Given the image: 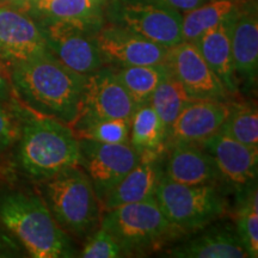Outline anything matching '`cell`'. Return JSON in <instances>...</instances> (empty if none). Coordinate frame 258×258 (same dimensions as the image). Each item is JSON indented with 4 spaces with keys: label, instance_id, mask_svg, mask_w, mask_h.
Masks as SVG:
<instances>
[{
    "label": "cell",
    "instance_id": "cell-1",
    "mask_svg": "<svg viewBox=\"0 0 258 258\" xmlns=\"http://www.w3.org/2000/svg\"><path fill=\"white\" fill-rule=\"evenodd\" d=\"M8 69L22 105L70 127L74 123L82 105L86 76L66 67L49 51Z\"/></svg>",
    "mask_w": 258,
    "mask_h": 258
},
{
    "label": "cell",
    "instance_id": "cell-2",
    "mask_svg": "<svg viewBox=\"0 0 258 258\" xmlns=\"http://www.w3.org/2000/svg\"><path fill=\"white\" fill-rule=\"evenodd\" d=\"M14 148L18 170L36 182H46L67 167L80 166L79 140L72 128L29 109Z\"/></svg>",
    "mask_w": 258,
    "mask_h": 258
},
{
    "label": "cell",
    "instance_id": "cell-3",
    "mask_svg": "<svg viewBox=\"0 0 258 258\" xmlns=\"http://www.w3.org/2000/svg\"><path fill=\"white\" fill-rule=\"evenodd\" d=\"M0 222L34 258L73 257L71 239L34 192H0Z\"/></svg>",
    "mask_w": 258,
    "mask_h": 258
},
{
    "label": "cell",
    "instance_id": "cell-4",
    "mask_svg": "<svg viewBox=\"0 0 258 258\" xmlns=\"http://www.w3.org/2000/svg\"><path fill=\"white\" fill-rule=\"evenodd\" d=\"M44 183V202L66 233L85 238L96 231L102 207L85 171L67 167Z\"/></svg>",
    "mask_w": 258,
    "mask_h": 258
},
{
    "label": "cell",
    "instance_id": "cell-5",
    "mask_svg": "<svg viewBox=\"0 0 258 258\" xmlns=\"http://www.w3.org/2000/svg\"><path fill=\"white\" fill-rule=\"evenodd\" d=\"M101 226L117 240L124 256L158 249L179 235L154 198L104 211Z\"/></svg>",
    "mask_w": 258,
    "mask_h": 258
},
{
    "label": "cell",
    "instance_id": "cell-6",
    "mask_svg": "<svg viewBox=\"0 0 258 258\" xmlns=\"http://www.w3.org/2000/svg\"><path fill=\"white\" fill-rule=\"evenodd\" d=\"M154 199L179 234L203 230L226 211L225 200L215 184H180L164 175L158 182Z\"/></svg>",
    "mask_w": 258,
    "mask_h": 258
},
{
    "label": "cell",
    "instance_id": "cell-7",
    "mask_svg": "<svg viewBox=\"0 0 258 258\" xmlns=\"http://www.w3.org/2000/svg\"><path fill=\"white\" fill-rule=\"evenodd\" d=\"M104 18L163 47L183 41L182 12L161 0H108Z\"/></svg>",
    "mask_w": 258,
    "mask_h": 258
},
{
    "label": "cell",
    "instance_id": "cell-8",
    "mask_svg": "<svg viewBox=\"0 0 258 258\" xmlns=\"http://www.w3.org/2000/svg\"><path fill=\"white\" fill-rule=\"evenodd\" d=\"M104 24L73 21H42L49 53L61 63L84 76L105 66L97 46V32Z\"/></svg>",
    "mask_w": 258,
    "mask_h": 258
},
{
    "label": "cell",
    "instance_id": "cell-9",
    "mask_svg": "<svg viewBox=\"0 0 258 258\" xmlns=\"http://www.w3.org/2000/svg\"><path fill=\"white\" fill-rule=\"evenodd\" d=\"M137 104L116 76L112 66H103L86 76L78 117L71 125L78 131L103 120L131 121Z\"/></svg>",
    "mask_w": 258,
    "mask_h": 258
},
{
    "label": "cell",
    "instance_id": "cell-10",
    "mask_svg": "<svg viewBox=\"0 0 258 258\" xmlns=\"http://www.w3.org/2000/svg\"><path fill=\"white\" fill-rule=\"evenodd\" d=\"M80 167L91 180L99 202L115 188L141 159V154L129 143L104 144L78 139Z\"/></svg>",
    "mask_w": 258,
    "mask_h": 258
},
{
    "label": "cell",
    "instance_id": "cell-11",
    "mask_svg": "<svg viewBox=\"0 0 258 258\" xmlns=\"http://www.w3.org/2000/svg\"><path fill=\"white\" fill-rule=\"evenodd\" d=\"M96 40L105 64L116 69L164 63L169 55V48L110 23L99 29Z\"/></svg>",
    "mask_w": 258,
    "mask_h": 258
},
{
    "label": "cell",
    "instance_id": "cell-12",
    "mask_svg": "<svg viewBox=\"0 0 258 258\" xmlns=\"http://www.w3.org/2000/svg\"><path fill=\"white\" fill-rule=\"evenodd\" d=\"M166 62L190 98L228 102L231 93L211 70L194 42L182 41L169 48Z\"/></svg>",
    "mask_w": 258,
    "mask_h": 258
},
{
    "label": "cell",
    "instance_id": "cell-13",
    "mask_svg": "<svg viewBox=\"0 0 258 258\" xmlns=\"http://www.w3.org/2000/svg\"><path fill=\"white\" fill-rule=\"evenodd\" d=\"M40 24L18 10L0 5V60L6 66L48 53Z\"/></svg>",
    "mask_w": 258,
    "mask_h": 258
},
{
    "label": "cell",
    "instance_id": "cell-14",
    "mask_svg": "<svg viewBox=\"0 0 258 258\" xmlns=\"http://www.w3.org/2000/svg\"><path fill=\"white\" fill-rule=\"evenodd\" d=\"M231 49L237 80L247 86L258 76V10L257 0H244L231 19Z\"/></svg>",
    "mask_w": 258,
    "mask_h": 258
},
{
    "label": "cell",
    "instance_id": "cell-15",
    "mask_svg": "<svg viewBox=\"0 0 258 258\" xmlns=\"http://www.w3.org/2000/svg\"><path fill=\"white\" fill-rule=\"evenodd\" d=\"M213 158L222 178L245 188L257 178L258 148H253L218 131L199 144Z\"/></svg>",
    "mask_w": 258,
    "mask_h": 258
},
{
    "label": "cell",
    "instance_id": "cell-16",
    "mask_svg": "<svg viewBox=\"0 0 258 258\" xmlns=\"http://www.w3.org/2000/svg\"><path fill=\"white\" fill-rule=\"evenodd\" d=\"M231 108L232 103L226 101L191 99L173 122L167 143L199 145L220 131Z\"/></svg>",
    "mask_w": 258,
    "mask_h": 258
},
{
    "label": "cell",
    "instance_id": "cell-17",
    "mask_svg": "<svg viewBox=\"0 0 258 258\" xmlns=\"http://www.w3.org/2000/svg\"><path fill=\"white\" fill-rule=\"evenodd\" d=\"M163 175L180 184H215L220 178L213 158L198 144H171Z\"/></svg>",
    "mask_w": 258,
    "mask_h": 258
},
{
    "label": "cell",
    "instance_id": "cell-18",
    "mask_svg": "<svg viewBox=\"0 0 258 258\" xmlns=\"http://www.w3.org/2000/svg\"><path fill=\"white\" fill-rule=\"evenodd\" d=\"M166 256L177 258L249 257L235 228L228 224L212 226L191 239L171 247L166 251Z\"/></svg>",
    "mask_w": 258,
    "mask_h": 258
},
{
    "label": "cell",
    "instance_id": "cell-19",
    "mask_svg": "<svg viewBox=\"0 0 258 258\" xmlns=\"http://www.w3.org/2000/svg\"><path fill=\"white\" fill-rule=\"evenodd\" d=\"M158 156L157 153L141 154L140 161L103 200L102 211L154 198L158 182L163 175L157 164Z\"/></svg>",
    "mask_w": 258,
    "mask_h": 258
},
{
    "label": "cell",
    "instance_id": "cell-20",
    "mask_svg": "<svg viewBox=\"0 0 258 258\" xmlns=\"http://www.w3.org/2000/svg\"><path fill=\"white\" fill-rule=\"evenodd\" d=\"M232 17L224 23L209 29L194 43L225 89L233 95L238 90V80L234 73L231 49L230 27Z\"/></svg>",
    "mask_w": 258,
    "mask_h": 258
},
{
    "label": "cell",
    "instance_id": "cell-21",
    "mask_svg": "<svg viewBox=\"0 0 258 258\" xmlns=\"http://www.w3.org/2000/svg\"><path fill=\"white\" fill-rule=\"evenodd\" d=\"M244 0H207L182 14L183 41L195 42L209 29L224 23L235 14Z\"/></svg>",
    "mask_w": 258,
    "mask_h": 258
},
{
    "label": "cell",
    "instance_id": "cell-22",
    "mask_svg": "<svg viewBox=\"0 0 258 258\" xmlns=\"http://www.w3.org/2000/svg\"><path fill=\"white\" fill-rule=\"evenodd\" d=\"M42 21L104 24V4L97 0H28Z\"/></svg>",
    "mask_w": 258,
    "mask_h": 258
},
{
    "label": "cell",
    "instance_id": "cell-23",
    "mask_svg": "<svg viewBox=\"0 0 258 258\" xmlns=\"http://www.w3.org/2000/svg\"><path fill=\"white\" fill-rule=\"evenodd\" d=\"M129 144L140 154H159L166 147V133L150 103L138 106L131 118Z\"/></svg>",
    "mask_w": 258,
    "mask_h": 258
},
{
    "label": "cell",
    "instance_id": "cell-24",
    "mask_svg": "<svg viewBox=\"0 0 258 258\" xmlns=\"http://www.w3.org/2000/svg\"><path fill=\"white\" fill-rule=\"evenodd\" d=\"M114 69L118 80L132 96L137 106L150 103L154 90L171 72L167 62Z\"/></svg>",
    "mask_w": 258,
    "mask_h": 258
},
{
    "label": "cell",
    "instance_id": "cell-25",
    "mask_svg": "<svg viewBox=\"0 0 258 258\" xmlns=\"http://www.w3.org/2000/svg\"><path fill=\"white\" fill-rule=\"evenodd\" d=\"M188 93L176 78L172 71L163 79L158 88L154 90L150 99V104L159 116L164 131L166 133V145L171 127L176 121L182 109L191 101Z\"/></svg>",
    "mask_w": 258,
    "mask_h": 258
},
{
    "label": "cell",
    "instance_id": "cell-26",
    "mask_svg": "<svg viewBox=\"0 0 258 258\" xmlns=\"http://www.w3.org/2000/svg\"><path fill=\"white\" fill-rule=\"evenodd\" d=\"M251 184L246 190L241 188L243 194L238 201L235 231L247 256L256 258L258 256V202L256 184L253 186Z\"/></svg>",
    "mask_w": 258,
    "mask_h": 258
},
{
    "label": "cell",
    "instance_id": "cell-27",
    "mask_svg": "<svg viewBox=\"0 0 258 258\" xmlns=\"http://www.w3.org/2000/svg\"><path fill=\"white\" fill-rule=\"evenodd\" d=\"M220 131L246 146L258 148L257 108L247 103L232 104L230 114Z\"/></svg>",
    "mask_w": 258,
    "mask_h": 258
},
{
    "label": "cell",
    "instance_id": "cell-28",
    "mask_svg": "<svg viewBox=\"0 0 258 258\" xmlns=\"http://www.w3.org/2000/svg\"><path fill=\"white\" fill-rule=\"evenodd\" d=\"M131 121L128 120H103L95 122L78 131H73L78 139L92 140L104 144H125L129 143Z\"/></svg>",
    "mask_w": 258,
    "mask_h": 258
},
{
    "label": "cell",
    "instance_id": "cell-29",
    "mask_svg": "<svg viewBox=\"0 0 258 258\" xmlns=\"http://www.w3.org/2000/svg\"><path fill=\"white\" fill-rule=\"evenodd\" d=\"M27 112L28 109L21 103H0V156L15 147Z\"/></svg>",
    "mask_w": 258,
    "mask_h": 258
},
{
    "label": "cell",
    "instance_id": "cell-30",
    "mask_svg": "<svg viewBox=\"0 0 258 258\" xmlns=\"http://www.w3.org/2000/svg\"><path fill=\"white\" fill-rule=\"evenodd\" d=\"M123 256V250L117 240L102 226L89 235L82 251V257L84 258H116Z\"/></svg>",
    "mask_w": 258,
    "mask_h": 258
},
{
    "label": "cell",
    "instance_id": "cell-31",
    "mask_svg": "<svg viewBox=\"0 0 258 258\" xmlns=\"http://www.w3.org/2000/svg\"><path fill=\"white\" fill-rule=\"evenodd\" d=\"M0 103H6V104L19 103L15 95L11 79H10L8 66L2 60H0Z\"/></svg>",
    "mask_w": 258,
    "mask_h": 258
},
{
    "label": "cell",
    "instance_id": "cell-32",
    "mask_svg": "<svg viewBox=\"0 0 258 258\" xmlns=\"http://www.w3.org/2000/svg\"><path fill=\"white\" fill-rule=\"evenodd\" d=\"M161 2L166 3L167 5L172 6L183 14V12L195 9L196 6L201 5L202 3L207 2V0H161Z\"/></svg>",
    "mask_w": 258,
    "mask_h": 258
},
{
    "label": "cell",
    "instance_id": "cell-33",
    "mask_svg": "<svg viewBox=\"0 0 258 258\" xmlns=\"http://www.w3.org/2000/svg\"><path fill=\"white\" fill-rule=\"evenodd\" d=\"M11 243L5 239L4 235L0 234V257L9 256L8 253H11Z\"/></svg>",
    "mask_w": 258,
    "mask_h": 258
},
{
    "label": "cell",
    "instance_id": "cell-34",
    "mask_svg": "<svg viewBox=\"0 0 258 258\" xmlns=\"http://www.w3.org/2000/svg\"><path fill=\"white\" fill-rule=\"evenodd\" d=\"M97 2H99V3H102V4H106V2H108V0H97Z\"/></svg>",
    "mask_w": 258,
    "mask_h": 258
}]
</instances>
